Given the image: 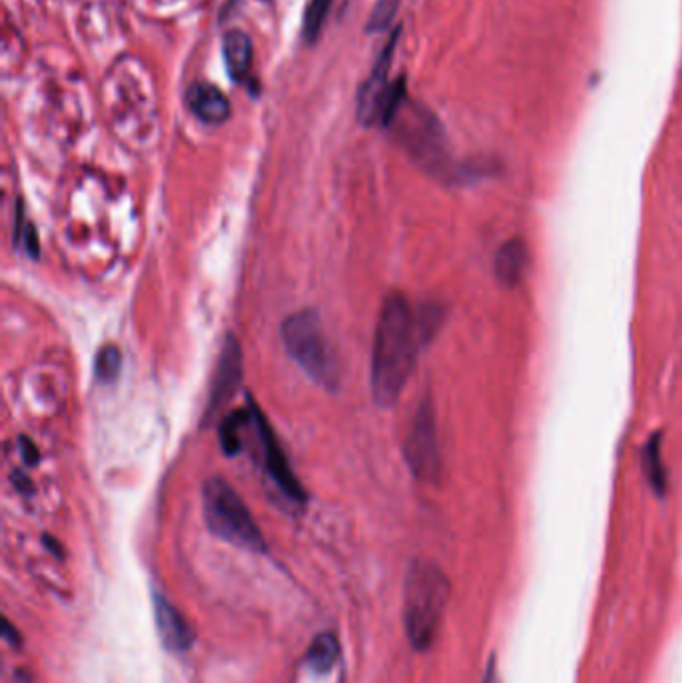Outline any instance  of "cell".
Wrapping results in <instances>:
<instances>
[{
	"mask_svg": "<svg viewBox=\"0 0 682 683\" xmlns=\"http://www.w3.org/2000/svg\"><path fill=\"white\" fill-rule=\"evenodd\" d=\"M434 324L430 312L417 314L402 294L385 300L370 362V386L378 406L391 408L399 400L417 364L420 344L428 340Z\"/></svg>",
	"mask_w": 682,
	"mask_h": 683,
	"instance_id": "cell-1",
	"label": "cell"
},
{
	"mask_svg": "<svg viewBox=\"0 0 682 683\" xmlns=\"http://www.w3.org/2000/svg\"><path fill=\"white\" fill-rule=\"evenodd\" d=\"M449 598L451 583L441 567L425 559L410 566L402 591V622L417 652H426L436 641Z\"/></svg>",
	"mask_w": 682,
	"mask_h": 683,
	"instance_id": "cell-2",
	"label": "cell"
},
{
	"mask_svg": "<svg viewBox=\"0 0 682 683\" xmlns=\"http://www.w3.org/2000/svg\"><path fill=\"white\" fill-rule=\"evenodd\" d=\"M202 514L210 534L234 548L264 554L266 540L253 514L234 487L223 478H210L202 486Z\"/></svg>",
	"mask_w": 682,
	"mask_h": 683,
	"instance_id": "cell-3",
	"label": "cell"
},
{
	"mask_svg": "<svg viewBox=\"0 0 682 683\" xmlns=\"http://www.w3.org/2000/svg\"><path fill=\"white\" fill-rule=\"evenodd\" d=\"M282 340L292 360L304 370L308 378L329 390L338 386L337 354L324 334L319 316L311 310L288 316L282 324Z\"/></svg>",
	"mask_w": 682,
	"mask_h": 683,
	"instance_id": "cell-4",
	"label": "cell"
},
{
	"mask_svg": "<svg viewBox=\"0 0 682 683\" xmlns=\"http://www.w3.org/2000/svg\"><path fill=\"white\" fill-rule=\"evenodd\" d=\"M404 458L414 478L422 482H436L442 471L441 446H438L434 410L428 400L420 404L412 420L410 432L404 442Z\"/></svg>",
	"mask_w": 682,
	"mask_h": 683,
	"instance_id": "cell-5",
	"label": "cell"
},
{
	"mask_svg": "<svg viewBox=\"0 0 682 683\" xmlns=\"http://www.w3.org/2000/svg\"><path fill=\"white\" fill-rule=\"evenodd\" d=\"M253 406V424L256 430V436L261 438V454H263V466L266 476L276 487V492H280L284 500H288L292 506H303L306 502V494L303 490V486L296 479V476L292 474L290 463L284 455L279 440L272 432V428L269 426V422L261 414V410Z\"/></svg>",
	"mask_w": 682,
	"mask_h": 683,
	"instance_id": "cell-6",
	"label": "cell"
},
{
	"mask_svg": "<svg viewBox=\"0 0 682 683\" xmlns=\"http://www.w3.org/2000/svg\"><path fill=\"white\" fill-rule=\"evenodd\" d=\"M242 382V348L239 340L229 336L218 358L213 384H210V398L207 408V420H213L234 396H237Z\"/></svg>",
	"mask_w": 682,
	"mask_h": 683,
	"instance_id": "cell-7",
	"label": "cell"
},
{
	"mask_svg": "<svg viewBox=\"0 0 682 683\" xmlns=\"http://www.w3.org/2000/svg\"><path fill=\"white\" fill-rule=\"evenodd\" d=\"M396 38L399 32H394L385 46V51L380 52L378 60L372 67L367 83L362 84L359 92V120L364 126L380 125V112H383V104L386 99V92L391 84H388V72H391L393 54L396 51Z\"/></svg>",
	"mask_w": 682,
	"mask_h": 683,
	"instance_id": "cell-8",
	"label": "cell"
},
{
	"mask_svg": "<svg viewBox=\"0 0 682 683\" xmlns=\"http://www.w3.org/2000/svg\"><path fill=\"white\" fill-rule=\"evenodd\" d=\"M152 612L162 646L173 654L189 652L194 646V641H197V631H194L191 622L186 620V615L181 609L168 598L162 596V593H154Z\"/></svg>",
	"mask_w": 682,
	"mask_h": 683,
	"instance_id": "cell-9",
	"label": "cell"
},
{
	"mask_svg": "<svg viewBox=\"0 0 682 683\" xmlns=\"http://www.w3.org/2000/svg\"><path fill=\"white\" fill-rule=\"evenodd\" d=\"M407 146L422 165L433 170V173H444L449 165L446 157V146L442 138V130L438 122L426 112H420L417 117V126L407 130Z\"/></svg>",
	"mask_w": 682,
	"mask_h": 683,
	"instance_id": "cell-10",
	"label": "cell"
},
{
	"mask_svg": "<svg viewBox=\"0 0 682 683\" xmlns=\"http://www.w3.org/2000/svg\"><path fill=\"white\" fill-rule=\"evenodd\" d=\"M186 100L191 112L205 125H223L231 117V100L215 84L197 83L191 86Z\"/></svg>",
	"mask_w": 682,
	"mask_h": 683,
	"instance_id": "cell-11",
	"label": "cell"
},
{
	"mask_svg": "<svg viewBox=\"0 0 682 683\" xmlns=\"http://www.w3.org/2000/svg\"><path fill=\"white\" fill-rule=\"evenodd\" d=\"M526 268H529V250L521 238L505 242L494 256V274L502 286H516L523 280Z\"/></svg>",
	"mask_w": 682,
	"mask_h": 683,
	"instance_id": "cell-12",
	"label": "cell"
},
{
	"mask_svg": "<svg viewBox=\"0 0 682 683\" xmlns=\"http://www.w3.org/2000/svg\"><path fill=\"white\" fill-rule=\"evenodd\" d=\"M223 54L231 78L234 83H245L253 68V40L245 32L229 30L223 40Z\"/></svg>",
	"mask_w": 682,
	"mask_h": 683,
	"instance_id": "cell-13",
	"label": "cell"
},
{
	"mask_svg": "<svg viewBox=\"0 0 682 683\" xmlns=\"http://www.w3.org/2000/svg\"><path fill=\"white\" fill-rule=\"evenodd\" d=\"M338 654H340L338 638L332 631H322L313 639V644L308 646L304 662L313 671L327 673L335 668V663L338 662Z\"/></svg>",
	"mask_w": 682,
	"mask_h": 683,
	"instance_id": "cell-14",
	"label": "cell"
},
{
	"mask_svg": "<svg viewBox=\"0 0 682 683\" xmlns=\"http://www.w3.org/2000/svg\"><path fill=\"white\" fill-rule=\"evenodd\" d=\"M661 436L654 434L653 440L646 444L645 454H643V468L648 484H651L653 490L664 495L669 490V478H667V468H664L662 462V446H661Z\"/></svg>",
	"mask_w": 682,
	"mask_h": 683,
	"instance_id": "cell-15",
	"label": "cell"
},
{
	"mask_svg": "<svg viewBox=\"0 0 682 683\" xmlns=\"http://www.w3.org/2000/svg\"><path fill=\"white\" fill-rule=\"evenodd\" d=\"M253 420V410H237L221 422V444L226 455H234L242 446V430Z\"/></svg>",
	"mask_w": 682,
	"mask_h": 683,
	"instance_id": "cell-16",
	"label": "cell"
},
{
	"mask_svg": "<svg viewBox=\"0 0 682 683\" xmlns=\"http://www.w3.org/2000/svg\"><path fill=\"white\" fill-rule=\"evenodd\" d=\"M120 366H123V356H120L118 348L112 344L102 346L99 350V354H96V362H94L96 378L104 382V384H109V382L117 380Z\"/></svg>",
	"mask_w": 682,
	"mask_h": 683,
	"instance_id": "cell-17",
	"label": "cell"
},
{
	"mask_svg": "<svg viewBox=\"0 0 682 683\" xmlns=\"http://www.w3.org/2000/svg\"><path fill=\"white\" fill-rule=\"evenodd\" d=\"M332 0H311L304 12V38L308 43H314L321 36L324 20H327Z\"/></svg>",
	"mask_w": 682,
	"mask_h": 683,
	"instance_id": "cell-18",
	"label": "cell"
},
{
	"mask_svg": "<svg viewBox=\"0 0 682 683\" xmlns=\"http://www.w3.org/2000/svg\"><path fill=\"white\" fill-rule=\"evenodd\" d=\"M399 3L401 0H378L375 11H372L370 20L367 24V30L369 32H383L391 27V22L394 20L396 8H399Z\"/></svg>",
	"mask_w": 682,
	"mask_h": 683,
	"instance_id": "cell-19",
	"label": "cell"
},
{
	"mask_svg": "<svg viewBox=\"0 0 682 683\" xmlns=\"http://www.w3.org/2000/svg\"><path fill=\"white\" fill-rule=\"evenodd\" d=\"M14 242L19 244V248L27 250L28 256H37L38 254V240H37V232L35 226H32L27 218H24L22 213H19V222L14 226Z\"/></svg>",
	"mask_w": 682,
	"mask_h": 683,
	"instance_id": "cell-20",
	"label": "cell"
},
{
	"mask_svg": "<svg viewBox=\"0 0 682 683\" xmlns=\"http://www.w3.org/2000/svg\"><path fill=\"white\" fill-rule=\"evenodd\" d=\"M20 446H22L24 460H27V463H37L38 455H37V448H35V446H32L28 440H22V442H20Z\"/></svg>",
	"mask_w": 682,
	"mask_h": 683,
	"instance_id": "cell-21",
	"label": "cell"
},
{
	"mask_svg": "<svg viewBox=\"0 0 682 683\" xmlns=\"http://www.w3.org/2000/svg\"><path fill=\"white\" fill-rule=\"evenodd\" d=\"M483 683H500V679L497 676V668H494V662H491L489 668H486Z\"/></svg>",
	"mask_w": 682,
	"mask_h": 683,
	"instance_id": "cell-22",
	"label": "cell"
}]
</instances>
